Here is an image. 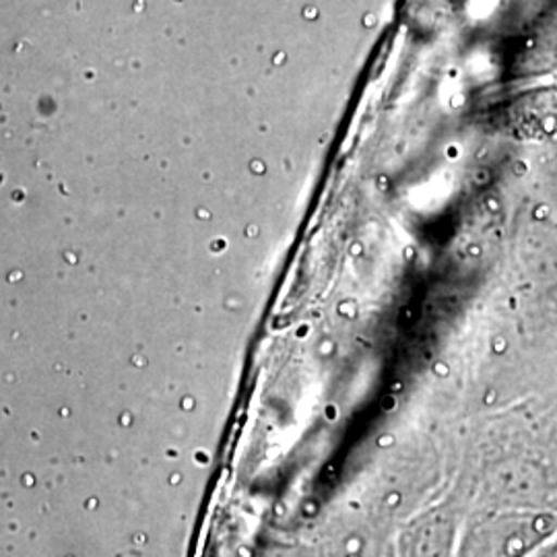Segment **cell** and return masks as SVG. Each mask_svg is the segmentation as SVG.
<instances>
[{"label": "cell", "instance_id": "6da1fadb", "mask_svg": "<svg viewBox=\"0 0 557 557\" xmlns=\"http://www.w3.org/2000/svg\"><path fill=\"white\" fill-rule=\"evenodd\" d=\"M557 537V508H492L469 515L457 557H529Z\"/></svg>", "mask_w": 557, "mask_h": 557}, {"label": "cell", "instance_id": "7a4b0ae2", "mask_svg": "<svg viewBox=\"0 0 557 557\" xmlns=\"http://www.w3.org/2000/svg\"><path fill=\"white\" fill-rule=\"evenodd\" d=\"M465 520L453 502L428 508L405 527L395 556L457 557Z\"/></svg>", "mask_w": 557, "mask_h": 557}, {"label": "cell", "instance_id": "3957f363", "mask_svg": "<svg viewBox=\"0 0 557 557\" xmlns=\"http://www.w3.org/2000/svg\"><path fill=\"white\" fill-rule=\"evenodd\" d=\"M529 557H557V537L547 541L545 545H541L537 552H533Z\"/></svg>", "mask_w": 557, "mask_h": 557}]
</instances>
